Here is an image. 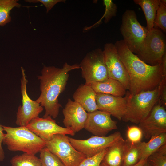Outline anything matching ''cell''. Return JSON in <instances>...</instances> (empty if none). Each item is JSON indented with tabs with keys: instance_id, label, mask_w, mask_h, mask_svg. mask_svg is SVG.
Masks as SVG:
<instances>
[{
	"instance_id": "d6986e66",
	"label": "cell",
	"mask_w": 166,
	"mask_h": 166,
	"mask_svg": "<svg viewBox=\"0 0 166 166\" xmlns=\"http://www.w3.org/2000/svg\"><path fill=\"white\" fill-rule=\"evenodd\" d=\"M126 145L123 138L107 148L101 162L108 166H122Z\"/></svg>"
},
{
	"instance_id": "d4e9b609",
	"label": "cell",
	"mask_w": 166,
	"mask_h": 166,
	"mask_svg": "<svg viewBox=\"0 0 166 166\" xmlns=\"http://www.w3.org/2000/svg\"><path fill=\"white\" fill-rule=\"evenodd\" d=\"M42 166H65L59 159L46 147L40 152Z\"/></svg>"
},
{
	"instance_id": "4316f807",
	"label": "cell",
	"mask_w": 166,
	"mask_h": 166,
	"mask_svg": "<svg viewBox=\"0 0 166 166\" xmlns=\"http://www.w3.org/2000/svg\"><path fill=\"white\" fill-rule=\"evenodd\" d=\"M154 27L160 28L164 32H166V5L163 3L161 0H160V5L156 12Z\"/></svg>"
},
{
	"instance_id": "52a82bcc",
	"label": "cell",
	"mask_w": 166,
	"mask_h": 166,
	"mask_svg": "<svg viewBox=\"0 0 166 166\" xmlns=\"http://www.w3.org/2000/svg\"><path fill=\"white\" fill-rule=\"evenodd\" d=\"M79 65L85 85L103 81L108 78L104 52L99 48L88 53Z\"/></svg>"
},
{
	"instance_id": "3957f363",
	"label": "cell",
	"mask_w": 166,
	"mask_h": 166,
	"mask_svg": "<svg viewBox=\"0 0 166 166\" xmlns=\"http://www.w3.org/2000/svg\"><path fill=\"white\" fill-rule=\"evenodd\" d=\"M4 133L2 143L11 151H21L35 155L45 147L46 142L25 126L2 125Z\"/></svg>"
},
{
	"instance_id": "8992f818",
	"label": "cell",
	"mask_w": 166,
	"mask_h": 166,
	"mask_svg": "<svg viewBox=\"0 0 166 166\" xmlns=\"http://www.w3.org/2000/svg\"><path fill=\"white\" fill-rule=\"evenodd\" d=\"M166 54L165 36L159 29L153 27L148 31L142 49L136 55L146 63L154 66L161 63Z\"/></svg>"
},
{
	"instance_id": "e575fe53",
	"label": "cell",
	"mask_w": 166,
	"mask_h": 166,
	"mask_svg": "<svg viewBox=\"0 0 166 166\" xmlns=\"http://www.w3.org/2000/svg\"><path fill=\"white\" fill-rule=\"evenodd\" d=\"M143 166H151L149 163L147 162V160Z\"/></svg>"
},
{
	"instance_id": "30bf717a",
	"label": "cell",
	"mask_w": 166,
	"mask_h": 166,
	"mask_svg": "<svg viewBox=\"0 0 166 166\" xmlns=\"http://www.w3.org/2000/svg\"><path fill=\"white\" fill-rule=\"evenodd\" d=\"M21 92L22 105L18 107L16 113V124L20 126H26L34 118L39 117L43 110L40 104L30 98L27 92L26 85L28 82L25 70L21 67Z\"/></svg>"
},
{
	"instance_id": "4dcf8cb0",
	"label": "cell",
	"mask_w": 166,
	"mask_h": 166,
	"mask_svg": "<svg viewBox=\"0 0 166 166\" xmlns=\"http://www.w3.org/2000/svg\"><path fill=\"white\" fill-rule=\"evenodd\" d=\"M26 2H29L36 3L40 2L43 5L46 9V13H48L54 6L60 2H65V0H25Z\"/></svg>"
},
{
	"instance_id": "f546056e",
	"label": "cell",
	"mask_w": 166,
	"mask_h": 166,
	"mask_svg": "<svg viewBox=\"0 0 166 166\" xmlns=\"http://www.w3.org/2000/svg\"><path fill=\"white\" fill-rule=\"evenodd\" d=\"M103 2L105 10L102 18H104V22L107 23L113 17L116 16L117 6L111 0H104Z\"/></svg>"
},
{
	"instance_id": "e0dca14e",
	"label": "cell",
	"mask_w": 166,
	"mask_h": 166,
	"mask_svg": "<svg viewBox=\"0 0 166 166\" xmlns=\"http://www.w3.org/2000/svg\"><path fill=\"white\" fill-rule=\"evenodd\" d=\"M96 95V93L90 85L82 84L73 93V98L86 112L90 113L98 110Z\"/></svg>"
},
{
	"instance_id": "603a6c76",
	"label": "cell",
	"mask_w": 166,
	"mask_h": 166,
	"mask_svg": "<svg viewBox=\"0 0 166 166\" xmlns=\"http://www.w3.org/2000/svg\"><path fill=\"white\" fill-rule=\"evenodd\" d=\"M18 0H0V26H4L11 20V10L14 7L19 8L21 5Z\"/></svg>"
},
{
	"instance_id": "836d02e7",
	"label": "cell",
	"mask_w": 166,
	"mask_h": 166,
	"mask_svg": "<svg viewBox=\"0 0 166 166\" xmlns=\"http://www.w3.org/2000/svg\"><path fill=\"white\" fill-rule=\"evenodd\" d=\"M147 160H140L137 164L133 166H143Z\"/></svg>"
},
{
	"instance_id": "f1b7e54d",
	"label": "cell",
	"mask_w": 166,
	"mask_h": 166,
	"mask_svg": "<svg viewBox=\"0 0 166 166\" xmlns=\"http://www.w3.org/2000/svg\"><path fill=\"white\" fill-rule=\"evenodd\" d=\"M142 130L135 126H128L127 131V139L132 143H137L141 141L143 136Z\"/></svg>"
},
{
	"instance_id": "d6a6232c",
	"label": "cell",
	"mask_w": 166,
	"mask_h": 166,
	"mask_svg": "<svg viewBox=\"0 0 166 166\" xmlns=\"http://www.w3.org/2000/svg\"><path fill=\"white\" fill-rule=\"evenodd\" d=\"M3 131L2 125L0 124V161H3L5 157L4 152L2 146L4 134Z\"/></svg>"
},
{
	"instance_id": "4fadbf2b",
	"label": "cell",
	"mask_w": 166,
	"mask_h": 166,
	"mask_svg": "<svg viewBox=\"0 0 166 166\" xmlns=\"http://www.w3.org/2000/svg\"><path fill=\"white\" fill-rule=\"evenodd\" d=\"M26 127L45 142L50 140L55 134L73 136L75 134L70 130L58 125L55 120L50 116L46 117H35Z\"/></svg>"
},
{
	"instance_id": "6da1fadb",
	"label": "cell",
	"mask_w": 166,
	"mask_h": 166,
	"mask_svg": "<svg viewBox=\"0 0 166 166\" xmlns=\"http://www.w3.org/2000/svg\"><path fill=\"white\" fill-rule=\"evenodd\" d=\"M114 45L128 75L130 94H136L153 90L159 86L164 78H166V55L161 63L151 65L132 52L123 40L117 41Z\"/></svg>"
},
{
	"instance_id": "2e32d148",
	"label": "cell",
	"mask_w": 166,
	"mask_h": 166,
	"mask_svg": "<svg viewBox=\"0 0 166 166\" xmlns=\"http://www.w3.org/2000/svg\"><path fill=\"white\" fill-rule=\"evenodd\" d=\"M65 128L74 133L84 128L88 113L78 103L69 98L62 110Z\"/></svg>"
},
{
	"instance_id": "277c9868",
	"label": "cell",
	"mask_w": 166,
	"mask_h": 166,
	"mask_svg": "<svg viewBox=\"0 0 166 166\" xmlns=\"http://www.w3.org/2000/svg\"><path fill=\"white\" fill-rule=\"evenodd\" d=\"M164 79L153 90L136 94H131L129 92L126 112L122 120L139 124L144 119L159 100Z\"/></svg>"
},
{
	"instance_id": "7402d4cb",
	"label": "cell",
	"mask_w": 166,
	"mask_h": 166,
	"mask_svg": "<svg viewBox=\"0 0 166 166\" xmlns=\"http://www.w3.org/2000/svg\"><path fill=\"white\" fill-rule=\"evenodd\" d=\"M122 166H133L140 160L142 142L132 143L127 140Z\"/></svg>"
},
{
	"instance_id": "8fae6325",
	"label": "cell",
	"mask_w": 166,
	"mask_h": 166,
	"mask_svg": "<svg viewBox=\"0 0 166 166\" xmlns=\"http://www.w3.org/2000/svg\"><path fill=\"white\" fill-rule=\"evenodd\" d=\"M103 51L108 78L118 81L126 90H129L130 81L128 75L119 56L114 44L106 43Z\"/></svg>"
},
{
	"instance_id": "44dd1931",
	"label": "cell",
	"mask_w": 166,
	"mask_h": 166,
	"mask_svg": "<svg viewBox=\"0 0 166 166\" xmlns=\"http://www.w3.org/2000/svg\"><path fill=\"white\" fill-rule=\"evenodd\" d=\"M166 144V133L152 137L147 142H142L140 160H147L152 154Z\"/></svg>"
},
{
	"instance_id": "5b68a950",
	"label": "cell",
	"mask_w": 166,
	"mask_h": 166,
	"mask_svg": "<svg viewBox=\"0 0 166 166\" xmlns=\"http://www.w3.org/2000/svg\"><path fill=\"white\" fill-rule=\"evenodd\" d=\"M120 31L128 49L137 55L143 47L148 31L139 22L134 10H127L124 13Z\"/></svg>"
},
{
	"instance_id": "7a4b0ae2",
	"label": "cell",
	"mask_w": 166,
	"mask_h": 166,
	"mask_svg": "<svg viewBox=\"0 0 166 166\" xmlns=\"http://www.w3.org/2000/svg\"><path fill=\"white\" fill-rule=\"evenodd\" d=\"M79 65H70L65 62L61 68L53 66H43L41 75L38 76L40 82L41 94L35 100L45 110L43 117L48 116L55 118L58 116L61 105L58 97L65 89L69 72L79 69Z\"/></svg>"
},
{
	"instance_id": "9a60e30c",
	"label": "cell",
	"mask_w": 166,
	"mask_h": 166,
	"mask_svg": "<svg viewBox=\"0 0 166 166\" xmlns=\"http://www.w3.org/2000/svg\"><path fill=\"white\" fill-rule=\"evenodd\" d=\"M128 91L124 97L96 93V102L98 110L107 112L121 121L127 110Z\"/></svg>"
},
{
	"instance_id": "d590c367",
	"label": "cell",
	"mask_w": 166,
	"mask_h": 166,
	"mask_svg": "<svg viewBox=\"0 0 166 166\" xmlns=\"http://www.w3.org/2000/svg\"><path fill=\"white\" fill-rule=\"evenodd\" d=\"M100 166H108L104 164L101 162L100 165Z\"/></svg>"
},
{
	"instance_id": "7c38bea8",
	"label": "cell",
	"mask_w": 166,
	"mask_h": 166,
	"mask_svg": "<svg viewBox=\"0 0 166 166\" xmlns=\"http://www.w3.org/2000/svg\"><path fill=\"white\" fill-rule=\"evenodd\" d=\"M143 136L147 139L152 137L166 133L165 107L158 103L148 116L139 124Z\"/></svg>"
},
{
	"instance_id": "cb8c5ba5",
	"label": "cell",
	"mask_w": 166,
	"mask_h": 166,
	"mask_svg": "<svg viewBox=\"0 0 166 166\" xmlns=\"http://www.w3.org/2000/svg\"><path fill=\"white\" fill-rule=\"evenodd\" d=\"M10 162L12 166H42L39 158L26 153L14 156Z\"/></svg>"
},
{
	"instance_id": "ffe728a7",
	"label": "cell",
	"mask_w": 166,
	"mask_h": 166,
	"mask_svg": "<svg viewBox=\"0 0 166 166\" xmlns=\"http://www.w3.org/2000/svg\"><path fill=\"white\" fill-rule=\"evenodd\" d=\"M135 3L140 6L143 11L147 22L146 28L148 31L154 26L157 11L160 0H134Z\"/></svg>"
},
{
	"instance_id": "ba28073f",
	"label": "cell",
	"mask_w": 166,
	"mask_h": 166,
	"mask_svg": "<svg viewBox=\"0 0 166 166\" xmlns=\"http://www.w3.org/2000/svg\"><path fill=\"white\" fill-rule=\"evenodd\" d=\"M64 134L54 135L46 142L45 147L57 157L65 166H78L86 156L71 144L69 137Z\"/></svg>"
},
{
	"instance_id": "ac0fdd59",
	"label": "cell",
	"mask_w": 166,
	"mask_h": 166,
	"mask_svg": "<svg viewBox=\"0 0 166 166\" xmlns=\"http://www.w3.org/2000/svg\"><path fill=\"white\" fill-rule=\"evenodd\" d=\"M90 85L96 93L118 97H123L126 93V89L121 82L109 78L103 81L93 83Z\"/></svg>"
},
{
	"instance_id": "83f0119b",
	"label": "cell",
	"mask_w": 166,
	"mask_h": 166,
	"mask_svg": "<svg viewBox=\"0 0 166 166\" xmlns=\"http://www.w3.org/2000/svg\"><path fill=\"white\" fill-rule=\"evenodd\" d=\"M107 149H105L92 156L86 157L78 166H100Z\"/></svg>"
},
{
	"instance_id": "484cf974",
	"label": "cell",
	"mask_w": 166,
	"mask_h": 166,
	"mask_svg": "<svg viewBox=\"0 0 166 166\" xmlns=\"http://www.w3.org/2000/svg\"><path fill=\"white\" fill-rule=\"evenodd\" d=\"M147 161L151 166H166V144L150 155Z\"/></svg>"
},
{
	"instance_id": "5bb4252c",
	"label": "cell",
	"mask_w": 166,
	"mask_h": 166,
	"mask_svg": "<svg viewBox=\"0 0 166 166\" xmlns=\"http://www.w3.org/2000/svg\"><path fill=\"white\" fill-rule=\"evenodd\" d=\"M109 113L97 110L88 113L84 128L95 136H105L117 129V122L112 119Z\"/></svg>"
},
{
	"instance_id": "1f68e13d",
	"label": "cell",
	"mask_w": 166,
	"mask_h": 166,
	"mask_svg": "<svg viewBox=\"0 0 166 166\" xmlns=\"http://www.w3.org/2000/svg\"><path fill=\"white\" fill-rule=\"evenodd\" d=\"M158 103L166 107V78L163 81L160 92L159 100Z\"/></svg>"
},
{
	"instance_id": "9c48e42d",
	"label": "cell",
	"mask_w": 166,
	"mask_h": 166,
	"mask_svg": "<svg viewBox=\"0 0 166 166\" xmlns=\"http://www.w3.org/2000/svg\"><path fill=\"white\" fill-rule=\"evenodd\" d=\"M123 138L121 133L117 131L108 136H92L85 140L69 137L73 147L86 157H90L112 146Z\"/></svg>"
}]
</instances>
